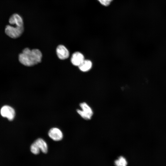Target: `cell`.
<instances>
[{
	"instance_id": "8992f818",
	"label": "cell",
	"mask_w": 166,
	"mask_h": 166,
	"mask_svg": "<svg viewBox=\"0 0 166 166\" xmlns=\"http://www.w3.org/2000/svg\"><path fill=\"white\" fill-rule=\"evenodd\" d=\"M56 51L58 57L60 59H65L69 57L68 50L63 45H59L57 48Z\"/></svg>"
},
{
	"instance_id": "9c48e42d",
	"label": "cell",
	"mask_w": 166,
	"mask_h": 166,
	"mask_svg": "<svg viewBox=\"0 0 166 166\" xmlns=\"http://www.w3.org/2000/svg\"><path fill=\"white\" fill-rule=\"evenodd\" d=\"M92 66V63L90 60L85 59L78 67L81 71L85 72L89 71Z\"/></svg>"
},
{
	"instance_id": "6da1fadb",
	"label": "cell",
	"mask_w": 166,
	"mask_h": 166,
	"mask_svg": "<svg viewBox=\"0 0 166 166\" xmlns=\"http://www.w3.org/2000/svg\"><path fill=\"white\" fill-rule=\"evenodd\" d=\"M9 22L10 25H14L15 26L6 25L5 30L6 34L14 39L20 37L24 30V22L22 17L17 13L14 14L9 18Z\"/></svg>"
},
{
	"instance_id": "8fae6325",
	"label": "cell",
	"mask_w": 166,
	"mask_h": 166,
	"mask_svg": "<svg viewBox=\"0 0 166 166\" xmlns=\"http://www.w3.org/2000/svg\"><path fill=\"white\" fill-rule=\"evenodd\" d=\"M30 151L34 154L37 155L39 153L40 150L34 142L31 145Z\"/></svg>"
},
{
	"instance_id": "3957f363",
	"label": "cell",
	"mask_w": 166,
	"mask_h": 166,
	"mask_svg": "<svg viewBox=\"0 0 166 166\" xmlns=\"http://www.w3.org/2000/svg\"><path fill=\"white\" fill-rule=\"evenodd\" d=\"M79 106L81 109L77 110L78 114L81 118L85 120H90L92 118L94 114L92 108L85 102L81 103Z\"/></svg>"
},
{
	"instance_id": "52a82bcc",
	"label": "cell",
	"mask_w": 166,
	"mask_h": 166,
	"mask_svg": "<svg viewBox=\"0 0 166 166\" xmlns=\"http://www.w3.org/2000/svg\"><path fill=\"white\" fill-rule=\"evenodd\" d=\"M84 60L83 54L80 52H77L72 54L71 61L73 65L78 66Z\"/></svg>"
},
{
	"instance_id": "7a4b0ae2",
	"label": "cell",
	"mask_w": 166,
	"mask_h": 166,
	"mask_svg": "<svg viewBox=\"0 0 166 166\" xmlns=\"http://www.w3.org/2000/svg\"><path fill=\"white\" fill-rule=\"evenodd\" d=\"M42 57V53L38 49L30 50L28 48H26L19 54L18 60L23 65L30 66L40 63Z\"/></svg>"
},
{
	"instance_id": "277c9868",
	"label": "cell",
	"mask_w": 166,
	"mask_h": 166,
	"mask_svg": "<svg viewBox=\"0 0 166 166\" xmlns=\"http://www.w3.org/2000/svg\"><path fill=\"white\" fill-rule=\"evenodd\" d=\"M0 113L3 117L6 118L10 121L13 120L15 115L14 109L8 105H5L2 107L0 110Z\"/></svg>"
},
{
	"instance_id": "7c38bea8",
	"label": "cell",
	"mask_w": 166,
	"mask_h": 166,
	"mask_svg": "<svg viewBox=\"0 0 166 166\" xmlns=\"http://www.w3.org/2000/svg\"><path fill=\"white\" fill-rule=\"evenodd\" d=\"M102 6H108L110 5L113 0H97Z\"/></svg>"
},
{
	"instance_id": "5b68a950",
	"label": "cell",
	"mask_w": 166,
	"mask_h": 166,
	"mask_svg": "<svg viewBox=\"0 0 166 166\" xmlns=\"http://www.w3.org/2000/svg\"><path fill=\"white\" fill-rule=\"evenodd\" d=\"M48 134L50 138L55 141L61 140L63 138L62 132L57 128H51L49 131Z\"/></svg>"
},
{
	"instance_id": "30bf717a",
	"label": "cell",
	"mask_w": 166,
	"mask_h": 166,
	"mask_svg": "<svg viewBox=\"0 0 166 166\" xmlns=\"http://www.w3.org/2000/svg\"><path fill=\"white\" fill-rule=\"evenodd\" d=\"M114 164L116 166H127V162L125 158L121 156L115 161Z\"/></svg>"
},
{
	"instance_id": "ba28073f",
	"label": "cell",
	"mask_w": 166,
	"mask_h": 166,
	"mask_svg": "<svg viewBox=\"0 0 166 166\" xmlns=\"http://www.w3.org/2000/svg\"><path fill=\"white\" fill-rule=\"evenodd\" d=\"M34 142L42 152L46 153L47 152L48 145L46 142L43 139L41 138H38Z\"/></svg>"
}]
</instances>
